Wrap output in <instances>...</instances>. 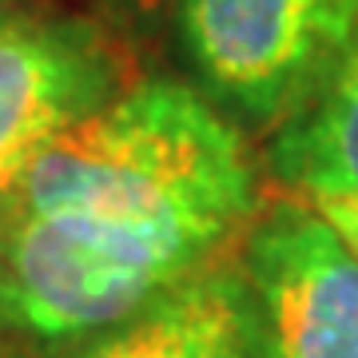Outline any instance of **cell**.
Listing matches in <instances>:
<instances>
[{
    "label": "cell",
    "instance_id": "1",
    "mask_svg": "<svg viewBox=\"0 0 358 358\" xmlns=\"http://www.w3.org/2000/svg\"><path fill=\"white\" fill-rule=\"evenodd\" d=\"M48 211L164 227L215 251L255 211V171L239 131L176 80L120 92L32 159L0 223Z\"/></svg>",
    "mask_w": 358,
    "mask_h": 358
},
{
    "label": "cell",
    "instance_id": "2",
    "mask_svg": "<svg viewBox=\"0 0 358 358\" xmlns=\"http://www.w3.org/2000/svg\"><path fill=\"white\" fill-rule=\"evenodd\" d=\"M203 243L92 211L0 223V315L44 338L128 322L207 263Z\"/></svg>",
    "mask_w": 358,
    "mask_h": 358
},
{
    "label": "cell",
    "instance_id": "3",
    "mask_svg": "<svg viewBox=\"0 0 358 358\" xmlns=\"http://www.w3.org/2000/svg\"><path fill=\"white\" fill-rule=\"evenodd\" d=\"M176 13L207 92L255 124L299 120L358 40V0H176Z\"/></svg>",
    "mask_w": 358,
    "mask_h": 358
},
{
    "label": "cell",
    "instance_id": "4",
    "mask_svg": "<svg viewBox=\"0 0 358 358\" xmlns=\"http://www.w3.org/2000/svg\"><path fill=\"white\" fill-rule=\"evenodd\" d=\"M247 282L263 358H358V255L315 207L282 203L255 231Z\"/></svg>",
    "mask_w": 358,
    "mask_h": 358
},
{
    "label": "cell",
    "instance_id": "5",
    "mask_svg": "<svg viewBox=\"0 0 358 358\" xmlns=\"http://www.w3.org/2000/svg\"><path fill=\"white\" fill-rule=\"evenodd\" d=\"M120 56L88 20L0 24V207L60 131L120 96Z\"/></svg>",
    "mask_w": 358,
    "mask_h": 358
},
{
    "label": "cell",
    "instance_id": "6",
    "mask_svg": "<svg viewBox=\"0 0 358 358\" xmlns=\"http://www.w3.org/2000/svg\"><path fill=\"white\" fill-rule=\"evenodd\" d=\"M56 358H263L251 282L203 263L120 327Z\"/></svg>",
    "mask_w": 358,
    "mask_h": 358
},
{
    "label": "cell",
    "instance_id": "7",
    "mask_svg": "<svg viewBox=\"0 0 358 358\" xmlns=\"http://www.w3.org/2000/svg\"><path fill=\"white\" fill-rule=\"evenodd\" d=\"M279 171L315 203L358 195V40L322 96L279 140Z\"/></svg>",
    "mask_w": 358,
    "mask_h": 358
},
{
    "label": "cell",
    "instance_id": "8",
    "mask_svg": "<svg viewBox=\"0 0 358 358\" xmlns=\"http://www.w3.org/2000/svg\"><path fill=\"white\" fill-rule=\"evenodd\" d=\"M315 211L338 231V239L358 255V195H346V199H319Z\"/></svg>",
    "mask_w": 358,
    "mask_h": 358
},
{
    "label": "cell",
    "instance_id": "9",
    "mask_svg": "<svg viewBox=\"0 0 358 358\" xmlns=\"http://www.w3.org/2000/svg\"><path fill=\"white\" fill-rule=\"evenodd\" d=\"M112 13H120L124 20H152L167 8V4H176V0H103Z\"/></svg>",
    "mask_w": 358,
    "mask_h": 358
},
{
    "label": "cell",
    "instance_id": "10",
    "mask_svg": "<svg viewBox=\"0 0 358 358\" xmlns=\"http://www.w3.org/2000/svg\"><path fill=\"white\" fill-rule=\"evenodd\" d=\"M20 4H24V0H0V24L13 20V16H20Z\"/></svg>",
    "mask_w": 358,
    "mask_h": 358
}]
</instances>
